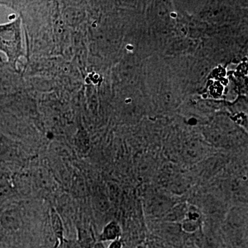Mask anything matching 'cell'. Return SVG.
<instances>
[{"label":"cell","mask_w":248,"mask_h":248,"mask_svg":"<svg viewBox=\"0 0 248 248\" xmlns=\"http://www.w3.org/2000/svg\"><path fill=\"white\" fill-rule=\"evenodd\" d=\"M50 221H51L54 234L59 243L64 238L63 237V223H62L61 217L53 209L50 213Z\"/></svg>","instance_id":"obj_3"},{"label":"cell","mask_w":248,"mask_h":248,"mask_svg":"<svg viewBox=\"0 0 248 248\" xmlns=\"http://www.w3.org/2000/svg\"><path fill=\"white\" fill-rule=\"evenodd\" d=\"M58 248H81L78 241L63 238L58 243Z\"/></svg>","instance_id":"obj_5"},{"label":"cell","mask_w":248,"mask_h":248,"mask_svg":"<svg viewBox=\"0 0 248 248\" xmlns=\"http://www.w3.org/2000/svg\"><path fill=\"white\" fill-rule=\"evenodd\" d=\"M150 248H161V246H159V245H157V246H156V245L153 244V245H151V246H150Z\"/></svg>","instance_id":"obj_7"},{"label":"cell","mask_w":248,"mask_h":248,"mask_svg":"<svg viewBox=\"0 0 248 248\" xmlns=\"http://www.w3.org/2000/svg\"><path fill=\"white\" fill-rule=\"evenodd\" d=\"M123 248V244L121 239L115 240V241H112L111 244L109 245L108 248Z\"/></svg>","instance_id":"obj_6"},{"label":"cell","mask_w":248,"mask_h":248,"mask_svg":"<svg viewBox=\"0 0 248 248\" xmlns=\"http://www.w3.org/2000/svg\"><path fill=\"white\" fill-rule=\"evenodd\" d=\"M201 224H202L201 221H196V220L185 218L182 221V228L183 231L186 232L193 233L200 229Z\"/></svg>","instance_id":"obj_4"},{"label":"cell","mask_w":248,"mask_h":248,"mask_svg":"<svg viewBox=\"0 0 248 248\" xmlns=\"http://www.w3.org/2000/svg\"><path fill=\"white\" fill-rule=\"evenodd\" d=\"M122 231L121 226L117 221H112L103 228L102 232L97 238L98 242L113 241L120 239L122 236Z\"/></svg>","instance_id":"obj_2"},{"label":"cell","mask_w":248,"mask_h":248,"mask_svg":"<svg viewBox=\"0 0 248 248\" xmlns=\"http://www.w3.org/2000/svg\"><path fill=\"white\" fill-rule=\"evenodd\" d=\"M0 51L6 54L11 66L16 68L18 60L24 56L19 18L0 25Z\"/></svg>","instance_id":"obj_1"}]
</instances>
